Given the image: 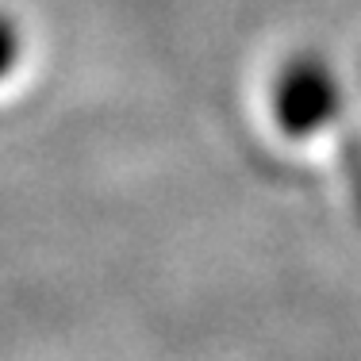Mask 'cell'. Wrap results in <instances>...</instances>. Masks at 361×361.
I'll return each mask as SVG.
<instances>
[{"label":"cell","instance_id":"obj_1","mask_svg":"<svg viewBox=\"0 0 361 361\" xmlns=\"http://www.w3.org/2000/svg\"><path fill=\"white\" fill-rule=\"evenodd\" d=\"M8 54L16 58V39H8V27H0V70L8 66Z\"/></svg>","mask_w":361,"mask_h":361}]
</instances>
